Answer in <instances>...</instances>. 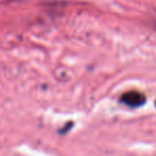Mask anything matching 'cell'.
<instances>
[{"instance_id":"1","label":"cell","mask_w":156,"mask_h":156,"mask_svg":"<svg viewBox=\"0 0 156 156\" xmlns=\"http://www.w3.org/2000/svg\"><path fill=\"white\" fill-rule=\"evenodd\" d=\"M145 96L137 91H129L124 93L121 98V102L129 107H140L145 103Z\"/></svg>"}]
</instances>
